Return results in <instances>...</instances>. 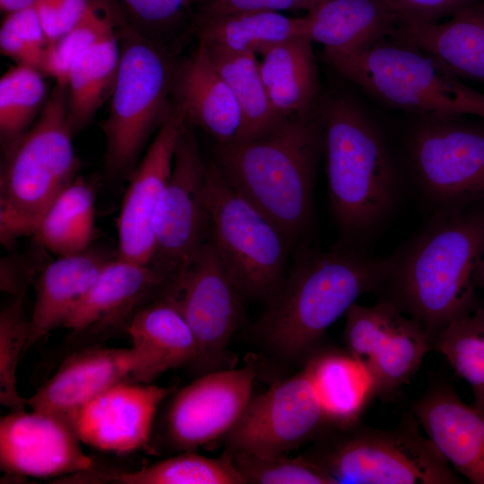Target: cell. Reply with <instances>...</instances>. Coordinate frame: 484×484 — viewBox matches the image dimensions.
Returning a JSON list of instances; mask_svg holds the SVG:
<instances>
[{"label":"cell","mask_w":484,"mask_h":484,"mask_svg":"<svg viewBox=\"0 0 484 484\" xmlns=\"http://www.w3.org/2000/svg\"><path fill=\"white\" fill-rule=\"evenodd\" d=\"M395 260L396 255L374 257L350 244L305 255L268 299L257 335L281 359L306 357L361 295L385 285Z\"/></svg>","instance_id":"obj_1"},{"label":"cell","mask_w":484,"mask_h":484,"mask_svg":"<svg viewBox=\"0 0 484 484\" xmlns=\"http://www.w3.org/2000/svg\"><path fill=\"white\" fill-rule=\"evenodd\" d=\"M484 258V211L444 210L408 248L396 254L393 301L419 323L432 342L449 322L475 304Z\"/></svg>","instance_id":"obj_2"},{"label":"cell","mask_w":484,"mask_h":484,"mask_svg":"<svg viewBox=\"0 0 484 484\" xmlns=\"http://www.w3.org/2000/svg\"><path fill=\"white\" fill-rule=\"evenodd\" d=\"M323 131L316 111L290 117L258 137L216 143L213 160L228 183L273 220L291 244L311 222Z\"/></svg>","instance_id":"obj_3"},{"label":"cell","mask_w":484,"mask_h":484,"mask_svg":"<svg viewBox=\"0 0 484 484\" xmlns=\"http://www.w3.org/2000/svg\"><path fill=\"white\" fill-rule=\"evenodd\" d=\"M317 113L336 222L346 238L363 237L392 207L396 172L391 153L376 122L352 98L322 95Z\"/></svg>","instance_id":"obj_4"},{"label":"cell","mask_w":484,"mask_h":484,"mask_svg":"<svg viewBox=\"0 0 484 484\" xmlns=\"http://www.w3.org/2000/svg\"><path fill=\"white\" fill-rule=\"evenodd\" d=\"M66 87L56 84L39 116L8 151L0 171V240L33 236L48 208L77 177Z\"/></svg>","instance_id":"obj_5"},{"label":"cell","mask_w":484,"mask_h":484,"mask_svg":"<svg viewBox=\"0 0 484 484\" xmlns=\"http://www.w3.org/2000/svg\"><path fill=\"white\" fill-rule=\"evenodd\" d=\"M118 34L120 62L101 127L104 167L112 177L133 173L147 143L171 112L177 63L171 48L147 36L125 17Z\"/></svg>","instance_id":"obj_6"},{"label":"cell","mask_w":484,"mask_h":484,"mask_svg":"<svg viewBox=\"0 0 484 484\" xmlns=\"http://www.w3.org/2000/svg\"><path fill=\"white\" fill-rule=\"evenodd\" d=\"M342 77L387 107L420 116L484 118V92L430 54L392 37L351 52L324 51Z\"/></svg>","instance_id":"obj_7"},{"label":"cell","mask_w":484,"mask_h":484,"mask_svg":"<svg viewBox=\"0 0 484 484\" xmlns=\"http://www.w3.org/2000/svg\"><path fill=\"white\" fill-rule=\"evenodd\" d=\"M204 197L210 237L242 299L268 300L285 276L290 238L228 183L213 159L205 163Z\"/></svg>","instance_id":"obj_8"},{"label":"cell","mask_w":484,"mask_h":484,"mask_svg":"<svg viewBox=\"0 0 484 484\" xmlns=\"http://www.w3.org/2000/svg\"><path fill=\"white\" fill-rule=\"evenodd\" d=\"M342 428L307 459L333 484H459L456 471L428 437L416 417L393 429Z\"/></svg>","instance_id":"obj_9"},{"label":"cell","mask_w":484,"mask_h":484,"mask_svg":"<svg viewBox=\"0 0 484 484\" xmlns=\"http://www.w3.org/2000/svg\"><path fill=\"white\" fill-rule=\"evenodd\" d=\"M421 117L408 152L424 194L444 210L484 200V118Z\"/></svg>","instance_id":"obj_10"},{"label":"cell","mask_w":484,"mask_h":484,"mask_svg":"<svg viewBox=\"0 0 484 484\" xmlns=\"http://www.w3.org/2000/svg\"><path fill=\"white\" fill-rule=\"evenodd\" d=\"M205 163L195 127L186 120L176 147L170 178L154 211V252L148 264L173 284L210 237L204 197Z\"/></svg>","instance_id":"obj_11"},{"label":"cell","mask_w":484,"mask_h":484,"mask_svg":"<svg viewBox=\"0 0 484 484\" xmlns=\"http://www.w3.org/2000/svg\"><path fill=\"white\" fill-rule=\"evenodd\" d=\"M189 325L197 346L192 367L201 376L225 369L227 348L244 318L243 299L211 237L168 296Z\"/></svg>","instance_id":"obj_12"},{"label":"cell","mask_w":484,"mask_h":484,"mask_svg":"<svg viewBox=\"0 0 484 484\" xmlns=\"http://www.w3.org/2000/svg\"><path fill=\"white\" fill-rule=\"evenodd\" d=\"M326 421L305 368L251 397L223 436L228 453L287 454L312 437Z\"/></svg>","instance_id":"obj_13"},{"label":"cell","mask_w":484,"mask_h":484,"mask_svg":"<svg viewBox=\"0 0 484 484\" xmlns=\"http://www.w3.org/2000/svg\"><path fill=\"white\" fill-rule=\"evenodd\" d=\"M173 282L150 264L111 261L63 327L72 341L94 343L126 329L143 307L169 296Z\"/></svg>","instance_id":"obj_14"},{"label":"cell","mask_w":484,"mask_h":484,"mask_svg":"<svg viewBox=\"0 0 484 484\" xmlns=\"http://www.w3.org/2000/svg\"><path fill=\"white\" fill-rule=\"evenodd\" d=\"M254 366L201 375L172 399L166 434L179 451H193L220 436L237 423L252 397Z\"/></svg>","instance_id":"obj_15"},{"label":"cell","mask_w":484,"mask_h":484,"mask_svg":"<svg viewBox=\"0 0 484 484\" xmlns=\"http://www.w3.org/2000/svg\"><path fill=\"white\" fill-rule=\"evenodd\" d=\"M186 125L184 108L174 99L168 118L139 160L117 219V257L148 264L154 252L152 220L171 175L176 147Z\"/></svg>","instance_id":"obj_16"},{"label":"cell","mask_w":484,"mask_h":484,"mask_svg":"<svg viewBox=\"0 0 484 484\" xmlns=\"http://www.w3.org/2000/svg\"><path fill=\"white\" fill-rule=\"evenodd\" d=\"M65 419L32 410L0 419V465L8 474L57 479L94 468Z\"/></svg>","instance_id":"obj_17"},{"label":"cell","mask_w":484,"mask_h":484,"mask_svg":"<svg viewBox=\"0 0 484 484\" xmlns=\"http://www.w3.org/2000/svg\"><path fill=\"white\" fill-rule=\"evenodd\" d=\"M170 392L150 383L122 381L80 407L67 422L87 445L117 454L132 453L148 444L158 408Z\"/></svg>","instance_id":"obj_18"},{"label":"cell","mask_w":484,"mask_h":484,"mask_svg":"<svg viewBox=\"0 0 484 484\" xmlns=\"http://www.w3.org/2000/svg\"><path fill=\"white\" fill-rule=\"evenodd\" d=\"M137 369L133 348H81L68 355L56 373L29 399L35 411L65 419L95 396L122 381H134Z\"/></svg>","instance_id":"obj_19"},{"label":"cell","mask_w":484,"mask_h":484,"mask_svg":"<svg viewBox=\"0 0 484 484\" xmlns=\"http://www.w3.org/2000/svg\"><path fill=\"white\" fill-rule=\"evenodd\" d=\"M414 414L452 468L471 483L484 484V410L440 386L415 403Z\"/></svg>","instance_id":"obj_20"},{"label":"cell","mask_w":484,"mask_h":484,"mask_svg":"<svg viewBox=\"0 0 484 484\" xmlns=\"http://www.w3.org/2000/svg\"><path fill=\"white\" fill-rule=\"evenodd\" d=\"M117 254L91 246L45 265L36 281V298L25 351L64 325Z\"/></svg>","instance_id":"obj_21"},{"label":"cell","mask_w":484,"mask_h":484,"mask_svg":"<svg viewBox=\"0 0 484 484\" xmlns=\"http://www.w3.org/2000/svg\"><path fill=\"white\" fill-rule=\"evenodd\" d=\"M173 97L184 108L187 122L208 133L216 143L238 138L240 108L203 46L198 44L190 56L177 63Z\"/></svg>","instance_id":"obj_22"},{"label":"cell","mask_w":484,"mask_h":484,"mask_svg":"<svg viewBox=\"0 0 484 484\" xmlns=\"http://www.w3.org/2000/svg\"><path fill=\"white\" fill-rule=\"evenodd\" d=\"M126 334L137 359L134 382L151 383L169 369L192 366L196 359L194 334L178 307L168 297L137 312Z\"/></svg>","instance_id":"obj_23"},{"label":"cell","mask_w":484,"mask_h":484,"mask_svg":"<svg viewBox=\"0 0 484 484\" xmlns=\"http://www.w3.org/2000/svg\"><path fill=\"white\" fill-rule=\"evenodd\" d=\"M390 37L430 54L461 79L484 85V0L443 22L398 26Z\"/></svg>","instance_id":"obj_24"},{"label":"cell","mask_w":484,"mask_h":484,"mask_svg":"<svg viewBox=\"0 0 484 484\" xmlns=\"http://www.w3.org/2000/svg\"><path fill=\"white\" fill-rule=\"evenodd\" d=\"M303 19V37L340 53L368 48L398 26L382 0H324Z\"/></svg>","instance_id":"obj_25"},{"label":"cell","mask_w":484,"mask_h":484,"mask_svg":"<svg viewBox=\"0 0 484 484\" xmlns=\"http://www.w3.org/2000/svg\"><path fill=\"white\" fill-rule=\"evenodd\" d=\"M262 56L260 74L275 111L283 118L315 113L322 94L312 41L294 37Z\"/></svg>","instance_id":"obj_26"},{"label":"cell","mask_w":484,"mask_h":484,"mask_svg":"<svg viewBox=\"0 0 484 484\" xmlns=\"http://www.w3.org/2000/svg\"><path fill=\"white\" fill-rule=\"evenodd\" d=\"M431 347V339L419 323L396 305L389 307L375 328L365 365L373 377L375 394L387 395L402 386Z\"/></svg>","instance_id":"obj_27"},{"label":"cell","mask_w":484,"mask_h":484,"mask_svg":"<svg viewBox=\"0 0 484 484\" xmlns=\"http://www.w3.org/2000/svg\"><path fill=\"white\" fill-rule=\"evenodd\" d=\"M326 421L340 428L356 424L375 394L373 377L350 353L326 352L306 366Z\"/></svg>","instance_id":"obj_28"},{"label":"cell","mask_w":484,"mask_h":484,"mask_svg":"<svg viewBox=\"0 0 484 484\" xmlns=\"http://www.w3.org/2000/svg\"><path fill=\"white\" fill-rule=\"evenodd\" d=\"M304 19L279 12L245 10L193 22L198 44L233 53L263 54L271 47L302 36Z\"/></svg>","instance_id":"obj_29"},{"label":"cell","mask_w":484,"mask_h":484,"mask_svg":"<svg viewBox=\"0 0 484 484\" xmlns=\"http://www.w3.org/2000/svg\"><path fill=\"white\" fill-rule=\"evenodd\" d=\"M119 62L117 25L82 54L71 66L65 87L68 120L73 135L92 120L105 99L110 97Z\"/></svg>","instance_id":"obj_30"},{"label":"cell","mask_w":484,"mask_h":484,"mask_svg":"<svg viewBox=\"0 0 484 484\" xmlns=\"http://www.w3.org/2000/svg\"><path fill=\"white\" fill-rule=\"evenodd\" d=\"M67 483L117 484H246L226 452L210 458L186 451L132 471L91 470L66 478Z\"/></svg>","instance_id":"obj_31"},{"label":"cell","mask_w":484,"mask_h":484,"mask_svg":"<svg viewBox=\"0 0 484 484\" xmlns=\"http://www.w3.org/2000/svg\"><path fill=\"white\" fill-rule=\"evenodd\" d=\"M95 233V190L77 176L48 208L33 236L39 246L59 257L92 246Z\"/></svg>","instance_id":"obj_32"},{"label":"cell","mask_w":484,"mask_h":484,"mask_svg":"<svg viewBox=\"0 0 484 484\" xmlns=\"http://www.w3.org/2000/svg\"><path fill=\"white\" fill-rule=\"evenodd\" d=\"M204 48L229 83L240 108L242 126L235 141L258 137L286 119L271 103L255 55Z\"/></svg>","instance_id":"obj_33"},{"label":"cell","mask_w":484,"mask_h":484,"mask_svg":"<svg viewBox=\"0 0 484 484\" xmlns=\"http://www.w3.org/2000/svg\"><path fill=\"white\" fill-rule=\"evenodd\" d=\"M432 348L469 384L474 406L484 410V304L475 303L444 326Z\"/></svg>","instance_id":"obj_34"},{"label":"cell","mask_w":484,"mask_h":484,"mask_svg":"<svg viewBox=\"0 0 484 484\" xmlns=\"http://www.w3.org/2000/svg\"><path fill=\"white\" fill-rule=\"evenodd\" d=\"M39 69L15 65L0 79V140L3 153L32 126L48 99Z\"/></svg>","instance_id":"obj_35"},{"label":"cell","mask_w":484,"mask_h":484,"mask_svg":"<svg viewBox=\"0 0 484 484\" xmlns=\"http://www.w3.org/2000/svg\"><path fill=\"white\" fill-rule=\"evenodd\" d=\"M121 9L117 0H89L80 21L67 32L49 43L42 72L56 84L66 85L74 61L94 43L118 25Z\"/></svg>","instance_id":"obj_36"},{"label":"cell","mask_w":484,"mask_h":484,"mask_svg":"<svg viewBox=\"0 0 484 484\" xmlns=\"http://www.w3.org/2000/svg\"><path fill=\"white\" fill-rule=\"evenodd\" d=\"M24 298H12L0 312V403L13 411L24 410L27 399L17 387V367L25 353L30 318L23 307Z\"/></svg>","instance_id":"obj_37"},{"label":"cell","mask_w":484,"mask_h":484,"mask_svg":"<svg viewBox=\"0 0 484 484\" xmlns=\"http://www.w3.org/2000/svg\"><path fill=\"white\" fill-rule=\"evenodd\" d=\"M130 23L147 36L167 45L191 31L203 0H117ZM170 48V47H169Z\"/></svg>","instance_id":"obj_38"},{"label":"cell","mask_w":484,"mask_h":484,"mask_svg":"<svg viewBox=\"0 0 484 484\" xmlns=\"http://www.w3.org/2000/svg\"><path fill=\"white\" fill-rule=\"evenodd\" d=\"M229 454L246 483L333 484L332 479L307 457L290 458L286 454L262 455L248 453Z\"/></svg>","instance_id":"obj_39"},{"label":"cell","mask_w":484,"mask_h":484,"mask_svg":"<svg viewBox=\"0 0 484 484\" xmlns=\"http://www.w3.org/2000/svg\"><path fill=\"white\" fill-rule=\"evenodd\" d=\"M48 45L34 4L5 14L0 29V50L16 65L32 66L42 72Z\"/></svg>","instance_id":"obj_40"},{"label":"cell","mask_w":484,"mask_h":484,"mask_svg":"<svg viewBox=\"0 0 484 484\" xmlns=\"http://www.w3.org/2000/svg\"><path fill=\"white\" fill-rule=\"evenodd\" d=\"M474 1L476 0H382L395 16L398 26L436 22Z\"/></svg>","instance_id":"obj_41"},{"label":"cell","mask_w":484,"mask_h":484,"mask_svg":"<svg viewBox=\"0 0 484 484\" xmlns=\"http://www.w3.org/2000/svg\"><path fill=\"white\" fill-rule=\"evenodd\" d=\"M88 4L89 0H36L34 6L49 43L80 21Z\"/></svg>","instance_id":"obj_42"},{"label":"cell","mask_w":484,"mask_h":484,"mask_svg":"<svg viewBox=\"0 0 484 484\" xmlns=\"http://www.w3.org/2000/svg\"><path fill=\"white\" fill-rule=\"evenodd\" d=\"M324 0H203L194 22L245 10L309 12Z\"/></svg>","instance_id":"obj_43"},{"label":"cell","mask_w":484,"mask_h":484,"mask_svg":"<svg viewBox=\"0 0 484 484\" xmlns=\"http://www.w3.org/2000/svg\"><path fill=\"white\" fill-rule=\"evenodd\" d=\"M26 257L21 255H11L1 258L0 287L1 290L12 298H24L27 289L37 272Z\"/></svg>","instance_id":"obj_44"},{"label":"cell","mask_w":484,"mask_h":484,"mask_svg":"<svg viewBox=\"0 0 484 484\" xmlns=\"http://www.w3.org/2000/svg\"><path fill=\"white\" fill-rule=\"evenodd\" d=\"M36 0H0L1 11L11 13L34 4Z\"/></svg>","instance_id":"obj_45"},{"label":"cell","mask_w":484,"mask_h":484,"mask_svg":"<svg viewBox=\"0 0 484 484\" xmlns=\"http://www.w3.org/2000/svg\"><path fill=\"white\" fill-rule=\"evenodd\" d=\"M477 281L479 285L484 288V258L479 267Z\"/></svg>","instance_id":"obj_46"}]
</instances>
